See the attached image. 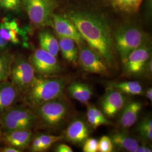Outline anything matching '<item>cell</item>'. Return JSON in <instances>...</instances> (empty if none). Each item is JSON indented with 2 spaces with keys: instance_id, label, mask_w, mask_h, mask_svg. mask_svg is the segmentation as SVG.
<instances>
[{
  "instance_id": "cell-1",
  "label": "cell",
  "mask_w": 152,
  "mask_h": 152,
  "mask_svg": "<svg viewBox=\"0 0 152 152\" xmlns=\"http://www.w3.org/2000/svg\"><path fill=\"white\" fill-rule=\"evenodd\" d=\"M66 16L75 24L88 46L96 53L109 67L114 66L115 50L113 34L105 19L86 11H71Z\"/></svg>"
},
{
  "instance_id": "cell-2",
  "label": "cell",
  "mask_w": 152,
  "mask_h": 152,
  "mask_svg": "<svg viewBox=\"0 0 152 152\" xmlns=\"http://www.w3.org/2000/svg\"><path fill=\"white\" fill-rule=\"evenodd\" d=\"M66 85L65 78L56 76H35L23 94L24 100L33 108L60 98Z\"/></svg>"
},
{
  "instance_id": "cell-3",
  "label": "cell",
  "mask_w": 152,
  "mask_h": 152,
  "mask_svg": "<svg viewBox=\"0 0 152 152\" xmlns=\"http://www.w3.org/2000/svg\"><path fill=\"white\" fill-rule=\"evenodd\" d=\"M115 52L123 63L134 50L146 43L144 33L134 25H126L118 28L113 34Z\"/></svg>"
},
{
  "instance_id": "cell-4",
  "label": "cell",
  "mask_w": 152,
  "mask_h": 152,
  "mask_svg": "<svg viewBox=\"0 0 152 152\" xmlns=\"http://www.w3.org/2000/svg\"><path fill=\"white\" fill-rule=\"evenodd\" d=\"M38 122L36 115L23 106L13 105L1 114L0 124L4 132L31 130Z\"/></svg>"
},
{
  "instance_id": "cell-5",
  "label": "cell",
  "mask_w": 152,
  "mask_h": 152,
  "mask_svg": "<svg viewBox=\"0 0 152 152\" xmlns=\"http://www.w3.org/2000/svg\"><path fill=\"white\" fill-rule=\"evenodd\" d=\"M34 109L38 120L45 127L51 129L60 127L69 112L68 104L60 98L42 104Z\"/></svg>"
},
{
  "instance_id": "cell-6",
  "label": "cell",
  "mask_w": 152,
  "mask_h": 152,
  "mask_svg": "<svg viewBox=\"0 0 152 152\" xmlns=\"http://www.w3.org/2000/svg\"><path fill=\"white\" fill-rule=\"evenodd\" d=\"M57 5V0H22V7L36 27L51 26L52 16Z\"/></svg>"
},
{
  "instance_id": "cell-7",
  "label": "cell",
  "mask_w": 152,
  "mask_h": 152,
  "mask_svg": "<svg viewBox=\"0 0 152 152\" xmlns=\"http://www.w3.org/2000/svg\"><path fill=\"white\" fill-rule=\"evenodd\" d=\"M35 77V72L28 59L22 55H15L10 78L11 83L23 94Z\"/></svg>"
},
{
  "instance_id": "cell-8",
  "label": "cell",
  "mask_w": 152,
  "mask_h": 152,
  "mask_svg": "<svg viewBox=\"0 0 152 152\" xmlns=\"http://www.w3.org/2000/svg\"><path fill=\"white\" fill-rule=\"evenodd\" d=\"M28 60L35 73L45 77L56 76L61 71L57 57L43 49H36L31 54Z\"/></svg>"
},
{
  "instance_id": "cell-9",
  "label": "cell",
  "mask_w": 152,
  "mask_h": 152,
  "mask_svg": "<svg viewBox=\"0 0 152 152\" xmlns=\"http://www.w3.org/2000/svg\"><path fill=\"white\" fill-rule=\"evenodd\" d=\"M151 48L147 43L134 50L127 56L124 65V72L126 76H137L145 72L148 62L151 57Z\"/></svg>"
},
{
  "instance_id": "cell-10",
  "label": "cell",
  "mask_w": 152,
  "mask_h": 152,
  "mask_svg": "<svg viewBox=\"0 0 152 152\" xmlns=\"http://www.w3.org/2000/svg\"><path fill=\"white\" fill-rule=\"evenodd\" d=\"M78 47V63L84 71L94 74L108 75V66L96 53L85 44Z\"/></svg>"
},
{
  "instance_id": "cell-11",
  "label": "cell",
  "mask_w": 152,
  "mask_h": 152,
  "mask_svg": "<svg viewBox=\"0 0 152 152\" xmlns=\"http://www.w3.org/2000/svg\"><path fill=\"white\" fill-rule=\"evenodd\" d=\"M51 27L54 28L57 37L72 39L78 46L85 44V41L78 29L68 17L54 14L51 19Z\"/></svg>"
},
{
  "instance_id": "cell-12",
  "label": "cell",
  "mask_w": 152,
  "mask_h": 152,
  "mask_svg": "<svg viewBox=\"0 0 152 152\" xmlns=\"http://www.w3.org/2000/svg\"><path fill=\"white\" fill-rule=\"evenodd\" d=\"M126 104V98L123 93L112 87L107 88L102 102V111L106 117L112 118L123 109Z\"/></svg>"
},
{
  "instance_id": "cell-13",
  "label": "cell",
  "mask_w": 152,
  "mask_h": 152,
  "mask_svg": "<svg viewBox=\"0 0 152 152\" xmlns=\"http://www.w3.org/2000/svg\"><path fill=\"white\" fill-rule=\"evenodd\" d=\"M31 130H18L4 132L2 140L7 145L17 148L20 151L29 147L32 140Z\"/></svg>"
},
{
  "instance_id": "cell-14",
  "label": "cell",
  "mask_w": 152,
  "mask_h": 152,
  "mask_svg": "<svg viewBox=\"0 0 152 152\" xmlns=\"http://www.w3.org/2000/svg\"><path fill=\"white\" fill-rule=\"evenodd\" d=\"M90 131L86 123L80 119L73 120L65 131V139L74 144H81L89 136Z\"/></svg>"
},
{
  "instance_id": "cell-15",
  "label": "cell",
  "mask_w": 152,
  "mask_h": 152,
  "mask_svg": "<svg viewBox=\"0 0 152 152\" xmlns=\"http://www.w3.org/2000/svg\"><path fill=\"white\" fill-rule=\"evenodd\" d=\"M20 94L11 81L0 82V114L15 104Z\"/></svg>"
},
{
  "instance_id": "cell-16",
  "label": "cell",
  "mask_w": 152,
  "mask_h": 152,
  "mask_svg": "<svg viewBox=\"0 0 152 152\" xmlns=\"http://www.w3.org/2000/svg\"><path fill=\"white\" fill-rule=\"evenodd\" d=\"M123 108L118 124L122 129L127 130L136 123L142 109V104L139 102H131Z\"/></svg>"
},
{
  "instance_id": "cell-17",
  "label": "cell",
  "mask_w": 152,
  "mask_h": 152,
  "mask_svg": "<svg viewBox=\"0 0 152 152\" xmlns=\"http://www.w3.org/2000/svg\"><path fill=\"white\" fill-rule=\"evenodd\" d=\"M110 137L114 147L127 152H136L139 145V143L136 139L124 131L115 132Z\"/></svg>"
},
{
  "instance_id": "cell-18",
  "label": "cell",
  "mask_w": 152,
  "mask_h": 152,
  "mask_svg": "<svg viewBox=\"0 0 152 152\" xmlns=\"http://www.w3.org/2000/svg\"><path fill=\"white\" fill-rule=\"evenodd\" d=\"M59 42V51L63 58L68 62L77 65L79 50L78 45L72 39L64 37H57Z\"/></svg>"
},
{
  "instance_id": "cell-19",
  "label": "cell",
  "mask_w": 152,
  "mask_h": 152,
  "mask_svg": "<svg viewBox=\"0 0 152 152\" xmlns=\"http://www.w3.org/2000/svg\"><path fill=\"white\" fill-rule=\"evenodd\" d=\"M71 97L82 103L86 104L92 97L91 87L85 83L76 81L71 83L66 89Z\"/></svg>"
},
{
  "instance_id": "cell-20",
  "label": "cell",
  "mask_w": 152,
  "mask_h": 152,
  "mask_svg": "<svg viewBox=\"0 0 152 152\" xmlns=\"http://www.w3.org/2000/svg\"><path fill=\"white\" fill-rule=\"evenodd\" d=\"M38 41L41 49L57 57L59 52L58 39L48 29H44L38 33Z\"/></svg>"
},
{
  "instance_id": "cell-21",
  "label": "cell",
  "mask_w": 152,
  "mask_h": 152,
  "mask_svg": "<svg viewBox=\"0 0 152 152\" xmlns=\"http://www.w3.org/2000/svg\"><path fill=\"white\" fill-rule=\"evenodd\" d=\"M110 87H113L123 94L130 95H140L144 92L141 84L135 81L114 82L112 83Z\"/></svg>"
},
{
  "instance_id": "cell-22",
  "label": "cell",
  "mask_w": 152,
  "mask_h": 152,
  "mask_svg": "<svg viewBox=\"0 0 152 152\" xmlns=\"http://www.w3.org/2000/svg\"><path fill=\"white\" fill-rule=\"evenodd\" d=\"M15 55L8 51L0 53V82L8 80Z\"/></svg>"
},
{
  "instance_id": "cell-23",
  "label": "cell",
  "mask_w": 152,
  "mask_h": 152,
  "mask_svg": "<svg viewBox=\"0 0 152 152\" xmlns=\"http://www.w3.org/2000/svg\"><path fill=\"white\" fill-rule=\"evenodd\" d=\"M114 8L127 14H134L139 10L143 0H109Z\"/></svg>"
},
{
  "instance_id": "cell-24",
  "label": "cell",
  "mask_w": 152,
  "mask_h": 152,
  "mask_svg": "<svg viewBox=\"0 0 152 152\" xmlns=\"http://www.w3.org/2000/svg\"><path fill=\"white\" fill-rule=\"evenodd\" d=\"M136 130L145 141H151L152 140V120L151 117H146L141 120L137 126Z\"/></svg>"
},
{
  "instance_id": "cell-25",
  "label": "cell",
  "mask_w": 152,
  "mask_h": 152,
  "mask_svg": "<svg viewBox=\"0 0 152 152\" xmlns=\"http://www.w3.org/2000/svg\"><path fill=\"white\" fill-rule=\"evenodd\" d=\"M18 35V33L6 27L4 23H0V37L2 38L10 43L18 44L20 42Z\"/></svg>"
},
{
  "instance_id": "cell-26",
  "label": "cell",
  "mask_w": 152,
  "mask_h": 152,
  "mask_svg": "<svg viewBox=\"0 0 152 152\" xmlns=\"http://www.w3.org/2000/svg\"><path fill=\"white\" fill-rule=\"evenodd\" d=\"M40 143L41 152L48 150L55 143L63 140L62 136H55L48 134H40L38 135Z\"/></svg>"
},
{
  "instance_id": "cell-27",
  "label": "cell",
  "mask_w": 152,
  "mask_h": 152,
  "mask_svg": "<svg viewBox=\"0 0 152 152\" xmlns=\"http://www.w3.org/2000/svg\"><path fill=\"white\" fill-rule=\"evenodd\" d=\"M0 7L9 12H19L22 7V0H0Z\"/></svg>"
},
{
  "instance_id": "cell-28",
  "label": "cell",
  "mask_w": 152,
  "mask_h": 152,
  "mask_svg": "<svg viewBox=\"0 0 152 152\" xmlns=\"http://www.w3.org/2000/svg\"><path fill=\"white\" fill-rule=\"evenodd\" d=\"M113 148L114 145L110 137L104 135L98 141V152H113Z\"/></svg>"
},
{
  "instance_id": "cell-29",
  "label": "cell",
  "mask_w": 152,
  "mask_h": 152,
  "mask_svg": "<svg viewBox=\"0 0 152 152\" xmlns=\"http://www.w3.org/2000/svg\"><path fill=\"white\" fill-rule=\"evenodd\" d=\"M98 149V140L94 138H87L84 141L83 151L84 152H97Z\"/></svg>"
},
{
  "instance_id": "cell-30",
  "label": "cell",
  "mask_w": 152,
  "mask_h": 152,
  "mask_svg": "<svg viewBox=\"0 0 152 152\" xmlns=\"http://www.w3.org/2000/svg\"><path fill=\"white\" fill-rule=\"evenodd\" d=\"M87 119L88 124L94 129L102 126L94 113L92 105H90L87 108Z\"/></svg>"
},
{
  "instance_id": "cell-31",
  "label": "cell",
  "mask_w": 152,
  "mask_h": 152,
  "mask_svg": "<svg viewBox=\"0 0 152 152\" xmlns=\"http://www.w3.org/2000/svg\"><path fill=\"white\" fill-rule=\"evenodd\" d=\"M92 107L94 113L101 125H110V122L107 118L106 115L104 114L103 111L94 106H92Z\"/></svg>"
},
{
  "instance_id": "cell-32",
  "label": "cell",
  "mask_w": 152,
  "mask_h": 152,
  "mask_svg": "<svg viewBox=\"0 0 152 152\" xmlns=\"http://www.w3.org/2000/svg\"><path fill=\"white\" fill-rule=\"evenodd\" d=\"M31 151L33 152H41V143L38 135L32 139L31 142Z\"/></svg>"
},
{
  "instance_id": "cell-33",
  "label": "cell",
  "mask_w": 152,
  "mask_h": 152,
  "mask_svg": "<svg viewBox=\"0 0 152 152\" xmlns=\"http://www.w3.org/2000/svg\"><path fill=\"white\" fill-rule=\"evenodd\" d=\"M55 151L56 152H73V151L71 147L65 144H60L55 148Z\"/></svg>"
},
{
  "instance_id": "cell-34",
  "label": "cell",
  "mask_w": 152,
  "mask_h": 152,
  "mask_svg": "<svg viewBox=\"0 0 152 152\" xmlns=\"http://www.w3.org/2000/svg\"><path fill=\"white\" fill-rule=\"evenodd\" d=\"M10 43V42L0 37V53L7 51Z\"/></svg>"
},
{
  "instance_id": "cell-35",
  "label": "cell",
  "mask_w": 152,
  "mask_h": 152,
  "mask_svg": "<svg viewBox=\"0 0 152 152\" xmlns=\"http://www.w3.org/2000/svg\"><path fill=\"white\" fill-rule=\"evenodd\" d=\"M1 152H20L22 151L15 148L14 147L11 146H7V147H4L0 149Z\"/></svg>"
},
{
  "instance_id": "cell-36",
  "label": "cell",
  "mask_w": 152,
  "mask_h": 152,
  "mask_svg": "<svg viewBox=\"0 0 152 152\" xmlns=\"http://www.w3.org/2000/svg\"><path fill=\"white\" fill-rule=\"evenodd\" d=\"M152 149L146 145H139L136 149V152H151Z\"/></svg>"
},
{
  "instance_id": "cell-37",
  "label": "cell",
  "mask_w": 152,
  "mask_h": 152,
  "mask_svg": "<svg viewBox=\"0 0 152 152\" xmlns=\"http://www.w3.org/2000/svg\"><path fill=\"white\" fill-rule=\"evenodd\" d=\"M145 96L147 97L150 101L152 100V88H149L147 90L145 91Z\"/></svg>"
},
{
  "instance_id": "cell-38",
  "label": "cell",
  "mask_w": 152,
  "mask_h": 152,
  "mask_svg": "<svg viewBox=\"0 0 152 152\" xmlns=\"http://www.w3.org/2000/svg\"><path fill=\"white\" fill-rule=\"evenodd\" d=\"M1 139H2V132H1V130L0 129V142L1 141Z\"/></svg>"
}]
</instances>
